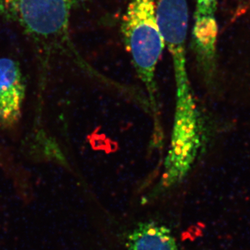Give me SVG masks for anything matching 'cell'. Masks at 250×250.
Segmentation results:
<instances>
[{"instance_id":"6da1fadb","label":"cell","mask_w":250,"mask_h":250,"mask_svg":"<svg viewBox=\"0 0 250 250\" xmlns=\"http://www.w3.org/2000/svg\"><path fill=\"white\" fill-rule=\"evenodd\" d=\"M156 11L174 72L173 125L162 175L167 184L174 186L184 180L195 161L201 145L200 119L187 70V0H158Z\"/></svg>"},{"instance_id":"7a4b0ae2","label":"cell","mask_w":250,"mask_h":250,"mask_svg":"<svg viewBox=\"0 0 250 250\" xmlns=\"http://www.w3.org/2000/svg\"><path fill=\"white\" fill-rule=\"evenodd\" d=\"M121 31L139 81L147 95V105L156 130L161 127L156 70L166 42L159 24L156 0H130L123 16Z\"/></svg>"},{"instance_id":"3957f363","label":"cell","mask_w":250,"mask_h":250,"mask_svg":"<svg viewBox=\"0 0 250 250\" xmlns=\"http://www.w3.org/2000/svg\"><path fill=\"white\" fill-rule=\"evenodd\" d=\"M82 0H0V16L46 47L68 40L71 12Z\"/></svg>"},{"instance_id":"277c9868","label":"cell","mask_w":250,"mask_h":250,"mask_svg":"<svg viewBox=\"0 0 250 250\" xmlns=\"http://www.w3.org/2000/svg\"><path fill=\"white\" fill-rule=\"evenodd\" d=\"M218 2L219 0H195L193 47L200 70L208 81L214 77L216 66Z\"/></svg>"},{"instance_id":"5b68a950","label":"cell","mask_w":250,"mask_h":250,"mask_svg":"<svg viewBox=\"0 0 250 250\" xmlns=\"http://www.w3.org/2000/svg\"><path fill=\"white\" fill-rule=\"evenodd\" d=\"M25 82L19 62L7 57L0 59V128L12 129L22 115Z\"/></svg>"},{"instance_id":"8992f818","label":"cell","mask_w":250,"mask_h":250,"mask_svg":"<svg viewBox=\"0 0 250 250\" xmlns=\"http://www.w3.org/2000/svg\"><path fill=\"white\" fill-rule=\"evenodd\" d=\"M128 250H179L172 232L156 222L139 224L128 237Z\"/></svg>"}]
</instances>
